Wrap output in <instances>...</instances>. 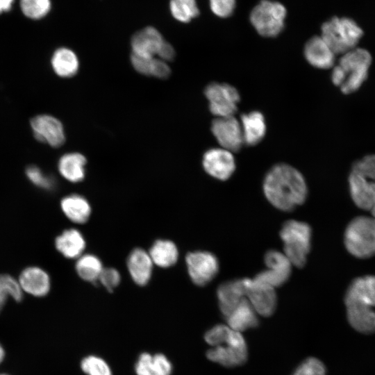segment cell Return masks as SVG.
<instances>
[{"instance_id": "cell-5", "label": "cell", "mask_w": 375, "mask_h": 375, "mask_svg": "<svg viewBox=\"0 0 375 375\" xmlns=\"http://www.w3.org/2000/svg\"><path fill=\"white\" fill-rule=\"evenodd\" d=\"M372 63L369 52L361 48H354L342 54L338 66L344 74V81L340 90L348 94L357 91L366 81Z\"/></svg>"}, {"instance_id": "cell-31", "label": "cell", "mask_w": 375, "mask_h": 375, "mask_svg": "<svg viewBox=\"0 0 375 375\" xmlns=\"http://www.w3.org/2000/svg\"><path fill=\"white\" fill-rule=\"evenodd\" d=\"M131 61L134 69L143 75L166 78L171 73L167 62L158 58L141 57L131 53Z\"/></svg>"}, {"instance_id": "cell-18", "label": "cell", "mask_w": 375, "mask_h": 375, "mask_svg": "<svg viewBox=\"0 0 375 375\" xmlns=\"http://www.w3.org/2000/svg\"><path fill=\"white\" fill-rule=\"evenodd\" d=\"M303 53L308 63L315 68L326 69L334 65L335 54L321 36L308 40Z\"/></svg>"}, {"instance_id": "cell-35", "label": "cell", "mask_w": 375, "mask_h": 375, "mask_svg": "<svg viewBox=\"0 0 375 375\" xmlns=\"http://www.w3.org/2000/svg\"><path fill=\"white\" fill-rule=\"evenodd\" d=\"M81 367L87 375H112L108 363L101 358L97 356H88L81 362Z\"/></svg>"}, {"instance_id": "cell-39", "label": "cell", "mask_w": 375, "mask_h": 375, "mask_svg": "<svg viewBox=\"0 0 375 375\" xmlns=\"http://www.w3.org/2000/svg\"><path fill=\"white\" fill-rule=\"evenodd\" d=\"M352 172H356L365 178L375 181V154L365 156L356 161L352 166Z\"/></svg>"}, {"instance_id": "cell-16", "label": "cell", "mask_w": 375, "mask_h": 375, "mask_svg": "<svg viewBox=\"0 0 375 375\" xmlns=\"http://www.w3.org/2000/svg\"><path fill=\"white\" fill-rule=\"evenodd\" d=\"M249 278L230 281L221 284L217 291L221 312L228 316L246 297Z\"/></svg>"}, {"instance_id": "cell-21", "label": "cell", "mask_w": 375, "mask_h": 375, "mask_svg": "<svg viewBox=\"0 0 375 375\" xmlns=\"http://www.w3.org/2000/svg\"><path fill=\"white\" fill-rule=\"evenodd\" d=\"M344 302H358L375 307V276L368 275L353 280L345 294Z\"/></svg>"}, {"instance_id": "cell-12", "label": "cell", "mask_w": 375, "mask_h": 375, "mask_svg": "<svg viewBox=\"0 0 375 375\" xmlns=\"http://www.w3.org/2000/svg\"><path fill=\"white\" fill-rule=\"evenodd\" d=\"M264 260L267 269L254 278L275 288L288 281L291 273L292 263L283 253L269 250L265 253Z\"/></svg>"}, {"instance_id": "cell-46", "label": "cell", "mask_w": 375, "mask_h": 375, "mask_svg": "<svg viewBox=\"0 0 375 375\" xmlns=\"http://www.w3.org/2000/svg\"><path fill=\"white\" fill-rule=\"evenodd\" d=\"M371 211H372L373 217L375 218V205L373 206Z\"/></svg>"}, {"instance_id": "cell-3", "label": "cell", "mask_w": 375, "mask_h": 375, "mask_svg": "<svg viewBox=\"0 0 375 375\" xmlns=\"http://www.w3.org/2000/svg\"><path fill=\"white\" fill-rule=\"evenodd\" d=\"M312 231L305 222L289 220L284 223L280 232L283 242L284 254L292 265L303 267L311 247Z\"/></svg>"}, {"instance_id": "cell-36", "label": "cell", "mask_w": 375, "mask_h": 375, "mask_svg": "<svg viewBox=\"0 0 375 375\" xmlns=\"http://www.w3.org/2000/svg\"><path fill=\"white\" fill-rule=\"evenodd\" d=\"M0 292L6 299L12 297L16 301H20L23 297V291L18 280L9 274H0Z\"/></svg>"}, {"instance_id": "cell-19", "label": "cell", "mask_w": 375, "mask_h": 375, "mask_svg": "<svg viewBox=\"0 0 375 375\" xmlns=\"http://www.w3.org/2000/svg\"><path fill=\"white\" fill-rule=\"evenodd\" d=\"M349 184L354 203L360 209L372 210L375 205V183L368 181L362 176L351 171Z\"/></svg>"}, {"instance_id": "cell-27", "label": "cell", "mask_w": 375, "mask_h": 375, "mask_svg": "<svg viewBox=\"0 0 375 375\" xmlns=\"http://www.w3.org/2000/svg\"><path fill=\"white\" fill-rule=\"evenodd\" d=\"M60 207L67 218L76 224L85 223L91 215L90 203L84 197L77 194L62 198Z\"/></svg>"}, {"instance_id": "cell-42", "label": "cell", "mask_w": 375, "mask_h": 375, "mask_svg": "<svg viewBox=\"0 0 375 375\" xmlns=\"http://www.w3.org/2000/svg\"><path fill=\"white\" fill-rule=\"evenodd\" d=\"M175 56V51L174 47L167 41L162 47L158 58L167 62L174 59Z\"/></svg>"}, {"instance_id": "cell-9", "label": "cell", "mask_w": 375, "mask_h": 375, "mask_svg": "<svg viewBox=\"0 0 375 375\" xmlns=\"http://www.w3.org/2000/svg\"><path fill=\"white\" fill-rule=\"evenodd\" d=\"M185 263L190 279L199 286L209 283L219 271L217 257L205 251L188 253L185 257Z\"/></svg>"}, {"instance_id": "cell-14", "label": "cell", "mask_w": 375, "mask_h": 375, "mask_svg": "<svg viewBox=\"0 0 375 375\" xmlns=\"http://www.w3.org/2000/svg\"><path fill=\"white\" fill-rule=\"evenodd\" d=\"M31 126L38 141L53 147H59L65 141L62 124L54 117L48 115H38L31 119Z\"/></svg>"}, {"instance_id": "cell-33", "label": "cell", "mask_w": 375, "mask_h": 375, "mask_svg": "<svg viewBox=\"0 0 375 375\" xmlns=\"http://www.w3.org/2000/svg\"><path fill=\"white\" fill-rule=\"evenodd\" d=\"M169 9L174 18L184 23L199 14L196 0H170Z\"/></svg>"}, {"instance_id": "cell-13", "label": "cell", "mask_w": 375, "mask_h": 375, "mask_svg": "<svg viewBox=\"0 0 375 375\" xmlns=\"http://www.w3.org/2000/svg\"><path fill=\"white\" fill-rule=\"evenodd\" d=\"M202 165L209 175L221 181L229 178L235 169L232 152L222 147L206 151L203 156Z\"/></svg>"}, {"instance_id": "cell-38", "label": "cell", "mask_w": 375, "mask_h": 375, "mask_svg": "<svg viewBox=\"0 0 375 375\" xmlns=\"http://www.w3.org/2000/svg\"><path fill=\"white\" fill-rule=\"evenodd\" d=\"M326 367L323 362L315 358L304 360L292 375H325Z\"/></svg>"}, {"instance_id": "cell-23", "label": "cell", "mask_w": 375, "mask_h": 375, "mask_svg": "<svg viewBox=\"0 0 375 375\" xmlns=\"http://www.w3.org/2000/svg\"><path fill=\"white\" fill-rule=\"evenodd\" d=\"M244 143L253 146L261 142L265 135L267 126L264 115L259 111H251L241 115Z\"/></svg>"}, {"instance_id": "cell-10", "label": "cell", "mask_w": 375, "mask_h": 375, "mask_svg": "<svg viewBox=\"0 0 375 375\" xmlns=\"http://www.w3.org/2000/svg\"><path fill=\"white\" fill-rule=\"evenodd\" d=\"M211 131L220 147L232 153L238 151L244 144L240 122L233 115L216 117Z\"/></svg>"}, {"instance_id": "cell-43", "label": "cell", "mask_w": 375, "mask_h": 375, "mask_svg": "<svg viewBox=\"0 0 375 375\" xmlns=\"http://www.w3.org/2000/svg\"><path fill=\"white\" fill-rule=\"evenodd\" d=\"M14 0H0V14L10 10Z\"/></svg>"}, {"instance_id": "cell-32", "label": "cell", "mask_w": 375, "mask_h": 375, "mask_svg": "<svg viewBox=\"0 0 375 375\" xmlns=\"http://www.w3.org/2000/svg\"><path fill=\"white\" fill-rule=\"evenodd\" d=\"M75 269L83 281L95 283L98 281L103 269L101 260L93 254H83L77 258Z\"/></svg>"}, {"instance_id": "cell-2", "label": "cell", "mask_w": 375, "mask_h": 375, "mask_svg": "<svg viewBox=\"0 0 375 375\" xmlns=\"http://www.w3.org/2000/svg\"><path fill=\"white\" fill-rule=\"evenodd\" d=\"M363 35L352 19L333 17L322 26L321 37L335 54H344L356 48Z\"/></svg>"}, {"instance_id": "cell-25", "label": "cell", "mask_w": 375, "mask_h": 375, "mask_svg": "<svg viewBox=\"0 0 375 375\" xmlns=\"http://www.w3.org/2000/svg\"><path fill=\"white\" fill-rule=\"evenodd\" d=\"M56 249L65 258H78L85 248V240L82 233L76 228L65 230L55 240Z\"/></svg>"}, {"instance_id": "cell-45", "label": "cell", "mask_w": 375, "mask_h": 375, "mask_svg": "<svg viewBox=\"0 0 375 375\" xmlns=\"http://www.w3.org/2000/svg\"><path fill=\"white\" fill-rule=\"evenodd\" d=\"M4 357V351L2 347L0 345V362L3 360Z\"/></svg>"}, {"instance_id": "cell-30", "label": "cell", "mask_w": 375, "mask_h": 375, "mask_svg": "<svg viewBox=\"0 0 375 375\" xmlns=\"http://www.w3.org/2000/svg\"><path fill=\"white\" fill-rule=\"evenodd\" d=\"M51 66L60 77L68 78L75 75L78 69V60L75 53L65 47L58 49L51 58Z\"/></svg>"}, {"instance_id": "cell-26", "label": "cell", "mask_w": 375, "mask_h": 375, "mask_svg": "<svg viewBox=\"0 0 375 375\" xmlns=\"http://www.w3.org/2000/svg\"><path fill=\"white\" fill-rule=\"evenodd\" d=\"M227 325L233 330L241 332L258 325L257 312L245 297L226 317Z\"/></svg>"}, {"instance_id": "cell-47", "label": "cell", "mask_w": 375, "mask_h": 375, "mask_svg": "<svg viewBox=\"0 0 375 375\" xmlns=\"http://www.w3.org/2000/svg\"><path fill=\"white\" fill-rule=\"evenodd\" d=\"M0 375H6V374H0Z\"/></svg>"}, {"instance_id": "cell-7", "label": "cell", "mask_w": 375, "mask_h": 375, "mask_svg": "<svg viewBox=\"0 0 375 375\" xmlns=\"http://www.w3.org/2000/svg\"><path fill=\"white\" fill-rule=\"evenodd\" d=\"M286 9L279 2L262 0L252 10L250 21L257 32L264 37H275L283 30Z\"/></svg>"}, {"instance_id": "cell-11", "label": "cell", "mask_w": 375, "mask_h": 375, "mask_svg": "<svg viewBox=\"0 0 375 375\" xmlns=\"http://www.w3.org/2000/svg\"><path fill=\"white\" fill-rule=\"evenodd\" d=\"M246 298L257 314L264 317L272 315L276 308L275 288L256 278H249Z\"/></svg>"}, {"instance_id": "cell-8", "label": "cell", "mask_w": 375, "mask_h": 375, "mask_svg": "<svg viewBox=\"0 0 375 375\" xmlns=\"http://www.w3.org/2000/svg\"><path fill=\"white\" fill-rule=\"evenodd\" d=\"M204 93L209 109L216 117L234 115L240 97L233 86L228 83H211L206 87Z\"/></svg>"}, {"instance_id": "cell-17", "label": "cell", "mask_w": 375, "mask_h": 375, "mask_svg": "<svg viewBox=\"0 0 375 375\" xmlns=\"http://www.w3.org/2000/svg\"><path fill=\"white\" fill-rule=\"evenodd\" d=\"M18 281L23 292L38 297L47 295L51 288L49 275L39 267L31 266L23 269Z\"/></svg>"}, {"instance_id": "cell-34", "label": "cell", "mask_w": 375, "mask_h": 375, "mask_svg": "<svg viewBox=\"0 0 375 375\" xmlns=\"http://www.w3.org/2000/svg\"><path fill=\"white\" fill-rule=\"evenodd\" d=\"M20 8L25 16L33 19L44 17L51 9L50 0H20Z\"/></svg>"}, {"instance_id": "cell-28", "label": "cell", "mask_w": 375, "mask_h": 375, "mask_svg": "<svg viewBox=\"0 0 375 375\" xmlns=\"http://www.w3.org/2000/svg\"><path fill=\"white\" fill-rule=\"evenodd\" d=\"M86 158L79 153H69L59 160L58 168L61 176L72 183L83 180L85 175Z\"/></svg>"}, {"instance_id": "cell-1", "label": "cell", "mask_w": 375, "mask_h": 375, "mask_svg": "<svg viewBox=\"0 0 375 375\" xmlns=\"http://www.w3.org/2000/svg\"><path fill=\"white\" fill-rule=\"evenodd\" d=\"M267 200L276 208L290 211L302 204L308 189L303 175L292 166L280 163L273 166L263 181Z\"/></svg>"}, {"instance_id": "cell-20", "label": "cell", "mask_w": 375, "mask_h": 375, "mask_svg": "<svg viewBox=\"0 0 375 375\" xmlns=\"http://www.w3.org/2000/svg\"><path fill=\"white\" fill-rule=\"evenodd\" d=\"M126 265L132 280L137 285L143 286L149 283L153 265L149 252L141 248L134 249L128 256Z\"/></svg>"}, {"instance_id": "cell-22", "label": "cell", "mask_w": 375, "mask_h": 375, "mask_svg": "<svg viewBox=\"0 0 375 375\" xmlns=\"http://www.w3.org/2000/svg\"><path fill=\"white\" fill-rule=\"evenodd\" d=\"M347 315L350 325L362 333L375 332V312L372 308L358 302H347Z\"/></svg>"}, {"instance_id": "cell-4", "label": "cell", "mask_w": 375, "mask_h": 375, "mask_svg": "<svg viewBox=\"0 0 375 375\" xmlns=\"http://www.w3.org/2000/svg\"><path fill=\"white\" fill-rule=\"evenodd\" d=\"M344 244L356 258L375 256V218L360 216L352 219L344 233Z\"/></svg>"}, {"instance_id": "cell-29", "label": "cell", "mask_w": 375, "mask_h": 375, "mask_svg": "<svg viewBox=\"0 0 375 375\" xmlns=\"http://www.w3.org/2000/svg\"><path fill=\"white\" fill-rule=\"evenodd\" d=\"M149 254L154 265L163 268L172 267L178 258L176 245L168 240L155 241L149 249Z\"/></svg>"}, {"instance_id": "cell-15", "label": "cell", "mask_w": 375, "mask_h": 375, "mask_svg": "<svg viewBox=\"0 0 375 375\" xmlns=\"http://www.w3.org/2000/svg\"><path fill=\"white\" fill-rule=\"evenodd\" d=\"M165 42L156 28L147 26L133 35L131 40L132 53L141 57H158Z\"/></svg>"}, {"instance_id": "cell-24", "label": "cell", "mask_w": 375, "mask_h": 375, "mask_svg": "<svg viewBox=\"0 0 375 375\" xmlns=\"http://www.w3.org/2000/svg\"><path fill=\"white\" fill-rule=\"evenodd\" d=\"M137 375H171L172 365L162 353H141L135 365Z\"/></svg>"}, {"instance_id": "cell-37", "label": "cell", "mask_w": 375, "mask_h": 375, "mask_svg": "<svg viewBox=\"0 0 375 375\" xmlns=\"http://www.w3.org/2000/svg\"><path fill=\"white\" fill-rule=\"evenodd\" d=\"M26 175L32 183L39 188L51 190L55 187L54 178L44 174L39 167L35 165H30L26 168Z\"/></svg>"}, {"instance_id": "cell-41", "label": "cell", "mask_w": 375, "mask_h": 375, "mask_svg": "<svg viewBox=\"0 0 375 375\" xmlns=\"http://www.w3.org/2000/svg\"><path fill=\"white\" fill-rule=\"evenodd\" d=\"M235 0H210V6L217 16L227 17L234 10Z\"/></svg>"}, {"instance_id": "cell-40", "label": "cell", "mask_w": 375, "mask_h": 375, "mask_svg": "<svg viewBox=\"0 0 375 375\" xmlns=\"http://www.w3.org/2000/svg\"><path fill=\"white\" fill-rule=\"evenodd\" d=\"M98 281L108 291H112L119 284L121 276L118 270L115 268H103Z\"/></svg>"}, {"instance_id": "cell-6", "label": "cell", "mask_w": 375, "mask_h": 375, "mask_svg": "<svg viewBox=\"0 0 375 375\" xmlns=\"http://www.w3.org/2000/svg\"><path fill=\"white\" fill-rule=\"evenodd\" d=\"M247 355V346L242 335L230 327L221 341L206 353L209 360L227 367L244 364Z\"/></svg>"}, {"instance_id": "cell-44", "label": "cell", "mask_w": 375, "mask_h": 375, "mask_svg": "<svg viewBox=\"0 0 375 375\" xmlns=\"http://www.w3.org/2000/svg\"><path fill=\"white\" fill-rule=\"evenodd\" d=\"M6 299L3 297V296L0 292V311L3 306H4L5 303L6 302Z\"/></svg>"}]
</instances>
